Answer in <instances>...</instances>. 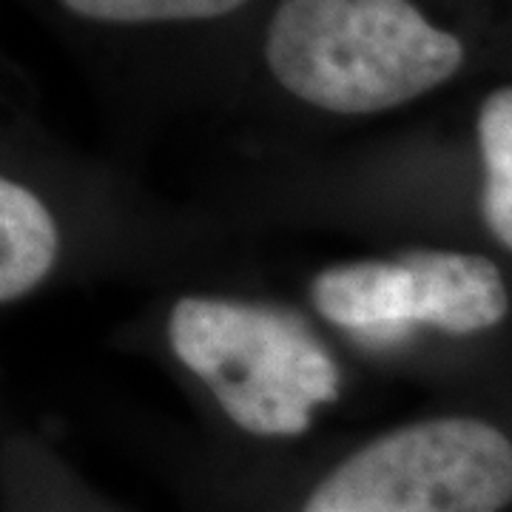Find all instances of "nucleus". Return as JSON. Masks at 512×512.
Listing matches in <instances>:
<instances>
[{"label": "nucleus", "mask_w": 512, "mask_h": 512, "mask_svg": "<svg viewBox=\"0 0 512 512\" xmlns=\"http://www.w3.org/2000/svg\"><path fill=\"white\" fill-rule=\"evenodd\" d=\"M265 60L282 89L316 109L376 114L450 80L464 46L410 0H282Z\"/></svg>", "instance_id": "obj_1"}, {"label": "nucleus", "mask_w": 512, "mask_h": 512, "mask_svg": "<svg viewBox=\"0 0 512 512\" xmlns=\"http://www.w3.org/2000/svg\"><path fill=\"white\" fill-rule=\"evenodd\" d=\"M174 356L251 436L293 439L339 399V367L308 319L274 302L185 296L168 319Z\"/></svg>", "instance_id": "obj_2"}, {"label": "nucleus", "mask_w": 512, "mask_h": 512, "mask_svg": "<svg viewBox=\"0 0 512 512\" xmlns=\"http://www.w3.org/2000/svg\"><path fill=\"white\" fill-rule=\"evenodd\" d=\"M512 504V441L450 416L384 433L345 458L305 512H501Z\"/></svg>", "instance_id": "obj_3"}, {"label": "nucleus", "mask_w": 512, "mask_h": 512, "mask_svg": "<svg viewBox=\"0 0 512 512\" xmlns=\"http://www.w3.org/2000/svg\"><path fill=\"white\" fill-rule=\"evenodd\" d=\"M311 302L336 328L365 336H393L413 325L467 336L495 328L510 311L493 259L424 248L330 265L313 276Z\"/></svg>", "instance_id": "obj_4"}, {"label": "nucleus", "mask_w": 512, "mask_h": 512, "mask_svg": "<svg viewBox=\"0 0 512 512\" xmlns=\"http://www.w3.org/2000/svg\"><path fill=\"white\" fill-rule=\"evenodd\" d=\"M57 228L46 205L23 185L0 183V299L3 305L40 285L57 259Z\"/></svg>", "instance_id": "obj_5"}, {"label": "nucleus", "mask_w": 512, "mask_h": 512, "mask_svg": "<svg viewBox=\"0 0 512 512\" xmlns=\"http://www.w3.org/2000/svg\"><path fill=\"white\" fill-rule=\"evenodd\" d=\"M478 146L484 160V222L512 251V86L487 94L478 111Z\"/></svg>", "instance_id": "obj_6"}, {"label": "nucleus", "mask_w": 512, "mask_h": 512, "mask_svg": "<svg viewBox=\"0 0 512 512\" xmlns=\"http://www.w3.org/2000/svg\"><path fill=\"white\" fill-rule=\"evenodd\" d=\"M74 15L106 23H165L222 18L245 0H60Z\"/></svg>", "instance_id": "obj_7"}]
</instances>
